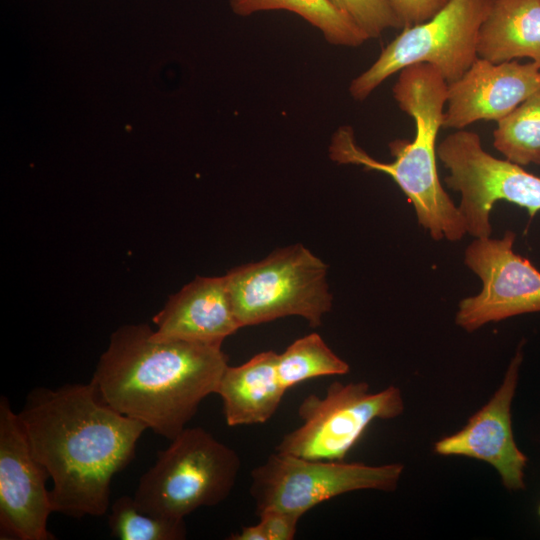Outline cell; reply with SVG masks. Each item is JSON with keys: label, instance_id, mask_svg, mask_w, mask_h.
Returning <instances> with one entry per match:
<instances>
[{"label": "cell", "instance_id": "cell-14", "mask_svg": "<svg viewBox=\"0 0 540 540\" xmlns=\"http://www.w3.org/2000/svg\"><path fill=\"white\" fill-rule=\"evenodd\" d=\"M154 335L222 345L240 325L225 276L197 277L185 285L154 317Z\"/></svg>", "mask_w": 540, "mask_h": 540}, {"label": "cell", "instance_id": "cell-4", "mask_svg": "<svg viewBox=\"0 0 540 540\" xmlns=\"http://www.w3.org/2000/svg\"><path fill=\"white\" fill-rule=\"evenodd\" d=\"M240 467L235 450L201 427H186L158 452L133 498L149 514L182 520L200 507L222 503Z\"/></svg>", "mask_w": 540, "mask_h": 540}, {"label": "cell", "instance_id": "cell-6", "mask_svg": "<svg viewBox=\"0 0 540 540\" xmlns=\"http://www.w3.org/2000/svg\"><path fill=\"white\" fill-rule=\"evenodd\" d=\"M494 0H449L429 20L403 28L375 62L356 76L349 93L364 101L386 79L420 63L433 66L449 84L460 78L478 58L482 25Z\"/></svg>", "mask_w": 540, "mask_h": 540}, {"label": "cell", "instance_id": "cell-20", "mask_svg": "<svg viewBox=\"0 0 540 540\" xmlns=\"http://www.w3.org/2000/svg\"><path fill=\"white\" fill-rule=\"evenodd\" d=\"M108 527L111 537L120 540H183L187 536L184 519L149 514L129 495L120 496L111 505Z\"/></svg>", "mask_w": 540, "mask_h": 540}, {"label": "cell", "instance_id": "cell-21", "mask_svg": "<svg viewBox=\"0 0 540 540\" xmlns=\"http://www.w3.org/2000/svg\"><path fill=\"white\" fill-rule=\"evenodd\" d=\"M362 30L368 39L380 37L387 29L402 28L389 0H331Z\"/></svg>", "mask_w": 540, "mask_h": 540}, {"label": "cell", "instance_id": "cell-9", "mask_svg": "<svg viewBox=\"0 0 540 540\" xmlns=\"http://www.w3.org/2000/svg\"><path fill=\"white\" fill-rule=\"evenodd\" d=\"M404 411L396 386L372 393L366 382H332L324 397L310 394L298 414L303 423L288 432L275 450L307 459L343 461L369 424Z\"/></svg>", "mask_w": 540, "mask_h": 540}, {"label": "cell", "instance_id": "cell-22", "mask_svg": "<svg viewBox=\"0 0 540 540\" xmlns=\"http://www.w3.org/2000/svg\"><path fill=\"white\" fill-rule=\"evenodd\" d=\"M403 28L433 17L449 0H389Z\"/></svg>", "mask_w": 540, "mask_h": 540}, {"label": "cell", "instance_id": "cell-25", "mask_svg": "<svg viewBox=\"0 0 540 540\" xmlns=\"http://www.w3.org/2000/svg\"><path fill=\"white\" fill-rule=\"evenodd\" d=\"M538 511H539V515H540V505H539Z\"/></svg>", "mask_w": 540, "mask_h": 540}, {"label": "cell", "instance_id": "cell-12", "mask_svg": "<svg viewBox=\"0 0 540 540\" xmlns=\"http://www.w3.org/2000/svg\"><path fill=\"white\" fill-rule=\"evenodd\" d=\"M540 91V67L518 60L494 63L477 58L448 84L443 128L461 130L480 121H496Z\"/></svg>", "mask_w": 540, "mask_h": 540}, {"label": "cell", "instance_id": "cell-7", "mask_svg": "<svg viewBox=\"0 0 540 540\" xmlns=\"http://www.w3.org/2000/svg\"><path fill=\"white\" fill-rule=\"evenodd\" d=\"M404 466L307 459L275 452L251 471L256 513L280 509L302 517L331 498L357 490L393 491Z\"/></svg>", "mask_w": 540, "mask_h": 540}, {"label": "cell", "instance_id": "cell-10", "mask_svg": "<svg viewBox=\"0 0 540 540\" xmlns=\"http://www.w3.org/2000/svg\"><path fill=\"white\" fill-rule=\"evenodd\" d=\"M516 235L475 238L464 262L482 281V290L460 301L455 322L472 332L489 322L540 312V271L513 250Z\"/></svg>", "mask_w": 540, "mask_h": 540}, {"label": "cell", "instance_id": "cell-13", "mask_svg": "<svg viewBox=\"0 0 540 540\" xmlns=\"http://www.w3.org/2000/svg\"><path fill=\"white\" fill-rule=\"evenodd\" d=\"M522 363L521 345L492 398L457 433L437 441L434 451L443 456L460 455L485 461L499 473L509 490L524 485L527 457L517 447L512 431L511 404Z\"/></svg>", "mask_w": 540, "mask_h": 540}, {"label": "cell", "instance_id": "cell-3", "mask_svg": "<svg viewBox=\"0 0 540 540\" xmlns=\"http://www.w3.org/2000/svg\"><path fill=\"white\" fill-rule=\"evenodd\" d=\"M448 83L433 66L420 63L399 71L392 88L399 108L415 124L412 141L389 143L394 160L381 162L355 140L353 128L340 126L332 135L329 157L344 165L362 166L389 175L413 205L418 223L435 240L458 241L466 233L463 217L445 189L437 170V136L443 125Z\"/></svg>", "mask_w": 540, "mask_h": 540}, {"label": "cell", "instance_id": "cell-17", "mask_svg": "<svg viewBox=\"0 0 540 540\" xmlns=\"http://www.w3.org/2000/svg\"><path fill=\"white\" fill-rule=\"evenodd\" d=\"M229 3L233 12L240 16L271 10L293 12L318 28L332 45L359 47L369 40L331 0H229Z\"/></svg>", "mask_w": 540, "mask_h": 540}, {"label": "cell", "instance_id": "cell-23", "mask_svg": "<svg viewBox=\"0 0 540 540\" xmlns=\"http://www.w3.org/2000/svg\"><path fill=\"white\" fill-rule=\"evenodd\" d=\"M257 515L267 540H292L295 538L297 524L301 518L299 515L280 509H266Z\"/></svg>", "mask_w": 540, "mask_h": 540}, {"label": "cell", "instance_id": "cell-1", "mask_svg": "<svg viewBox=\"0 0 540 540\" xmlns=\"http://www.w3.org/2000/svg\"><path fill=\"white\" fill-rule=\"evenodd\" d=\"M31 452L52 479L53 512L103 516L111 482L147 430L103 402L89 383L36 387L18 413Z\"/></svg>", "mask_w": 540, "mask_h": 540}, {"label": "cell", "instance_id": "cell-16", "mask_svg": "<svg viewBox=\"0 0 540 540\" xmlns=\"http://www.w3.org/2000/svg\"><path fill=\"white\" fill-rule=\"evenodd\" d=\"M478 57L494 63L528 58L540 67V0H494Z\"/></svg>", "mask_w": 540, "mask_h": 540}, {"label": "cell", "instance_id": "cell-19", "mask_svg": "<svg viewBox=\"0 0 540 540\" xmlns=\"http://www.w3.org/2000/svg\"><path fill=\"white\" fill-rule=\"evenodd\" d=\"M349 370L348 363L337 356L317 333L295 340L277 358L278 376L287 390L308 379L343 375Z\"/></svg>", "mask_w": 540, "mask_h": 540}, {"label": "cell", "instance_id": "cell-2", "mask_svg": "<svg viewBox=\"0 0 540 540\" xmlns=\"http://www.w3.org/2000/svg\"><path fill=\"white\" fill-rule=\"evenodd\" d=\"M146 324L119 327L91 379L100 399L172 440L228 366L222 345L159 338Z\"/></svg>", "mask_w": 540, "mask_h": 540}, {"label": "cell", "instance_id": "cell-5", "mask_svg": "<svg viewBox=\"0 0 540 540\" xmlns=\"http://www.w3.org/2000/svg\"><path fill=\"white\" fill-rule=\"evenodd\" d=\"M327 272V265L302 244L231 269L225 279L240 327L286 316L318 327L333 303Z\"/></svg>", "mask_w": 540, "mask_h": 540}, {"label": "cell", "instance_id": "cell-24", "mask_svg": "<svg viewBox=\"0 0 540 540\" xmlns=\"http://www.w3.org/2000/svg\"><path fill=\"white\" fill-rule=\"evenodd\" d=\"M230 540H267L266 533L262 525L258 522L255 525L243 527L240 532L229 537Z\"/></svg>", "mask_w": 540, "mask_h": 540}, {"label": "cell", "instance_id": "cell-15", "mask_svg": "<svg viewBox=\"0 0 540 540\" xmlns=\"http://www.w3.org/2000/svg\"><path fill=\"white\" fill-rule=\"evenodd\" d=\"M277 358L269 350L225 368L216 394L222 400L227 425L263 424L275 414L287 391L278 376Z\"/></svg>", "mask_w": 540, "mask_h": 540}, {"label": "cell", "instance_id": "cell-8", "mask_svg": "<svg viewBox=\"0 0 540 540\" xmlns=\"http://www.w3.org/2000/svg\"><path fill=\"white\" fill-rule=\"evenodd\" d=\"M437 157L449 171L445 183L461 195L458 209L475 238L490 237V212L497 201L525 208L530 217L540 211V177L485 151L476 132L449 134L437 145Z\"/></svg>", "mask_w": 540, "mask_h": 540}, {"label": "cell", "instance_id": "cell-18", "mask_svg": "<svg viewBox=\"0 0 540 540\" xmlns=\"http://www.w3.org/2000/svg\"><path fill=\"white\" fill-rule=\"evenodd\" d=\"M493 146L520 166L540 165V91L497 122Z\"/></svg>", "mask_w": 540, "mask_h": 540}, {"label": "cell", "instance_id": "cell-11", "mask_svg": "<svg viewBox=\"0 0 540 540\" xmlns=\"http://www.w3.org/2000/svg\"><path fill=\"white\" fill-rule=\"evenodd\" d=\"M47 471L33 456L18 413L0 398L1 539L51 540L47 522L53 512Z\"/></svg>", "mask_w": 540, "mask_h": 540}]
</instances>
